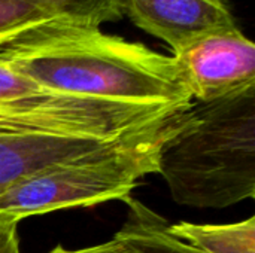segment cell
<instances>
[{
    "label": "cell",
    "instance_id": "obj_1",
    "mask_svg": "<svg viewBox=\"0 0 255 253\" xmlns=\"http://www.w3.org/2000/svg\"><path fill=\"white\" fill-rule=\"evenodd\" d=\"M0 61L52 94L166 109L193 101L173 57L100 27L45 21L0 48Z\"/></svg>",
    "mask_w": 255,
    "mask_h": 253
},
{
    "label": "cell",
    "instance_id": "obj_2",
    "mask_svg": "<svg viewBox=\"0 0 255 253\" xmlns=\"http://www.w3.org/2000/svg\"><path fill=\"white\" fill-rule=\"evenodd\" d=\"M157 173L179 206L226 209L255 194V86L178 110L157 145Z\"/></svg>",
    "mask_w": 255,
    "mask_h": 253
},
{
    "label": "cell",
    "instance_id": "obj_3",
    "mask_svg": "<svg viewBox=\"0 0 255 253\" xmlns=\"http://www.w3.org/2000/svg\"><path fill=\"white\" fill-rule=\"evenodd\" d=\"M163 127L22 179L0 195V215L19 222L61 209L90 207L111 200L126 201L143 176L157 173V145Z\"/></svg>",
    "mask_w": 255,
    "mask_h": 253
},
{
    "label": "cell",
    "instance_id": "obj_4",
    "mask_svg": "<svg viewBox=\"0 0 255 253\" xmlns=\"http://www.w3.org/2000/svg\"><path fill=\"white\" fill-rule=\"evenodd\" d=\"M172 57L193 101H215L255 86V45L239 27L196 39Z\"/></svg>",
    "mask_w": 255,
    "mask_h": 253
},
{
    "label": "cell",
    "instance_id": "obj_5",
    "mask_svg": "<svg viewBox=\"0 0 255 253\" xmlns=\"http://www.w3.org/2000/svg\"><path fill=\"white\" fill-rule=\"evenodd\" d=\"M136 137L140 136L106 139L48 130L0 131V195L37 171L84 160Z\"/></svg>",
    "mask_w": 255,
    "mask_h": 253
},
{
    "label": "cell",
    "instance_id": "obj_6",
    "mask_svg": "<svg viewBox=\"0 0 255 253\" xmlns=\"http://www.w3.org/2000/svg\"><path fill=\"white\" fill-rule=\"evenodd\" d=\"M134 25L167 43L173 54L203 36L238 28L229 0H123Z\"/></svg>",
    "mask_w": 255,
    "mask_h": 253
},
{
    "label": "cell",
    "instance_id": "obj_7",
    "mask_svg": "<svg viewBox=\"0 0 255 253\" xmlns=\"http://www.w3.org/2000/svg\"><path fill=\"white\" fill-rule=\"evenodd\" d=\"M172 236L200 253H255V218L233 224H167Z\"/></svg>",
    "mask_w": 255,
    "mask_h": 253
},
{
    "label": "cell",
    "instance_id": "obj_8",
    "mask_svg": "<svg viewBox=\"0 0 255 253\" xmlns=\"http://www.w3.org/2000/svg\"><path fill=\"white\" fill-rule=\"evenodd\" d=\"M126 201L128 203V216L120 231L155 253H200L172 236L167 230L169 222L151 209L131 197Z\"/></svg>",
    "mask_w": 255,
    "mask_h": 253
},
{
    "label": "cell",
    "instance_id": "obj_9",
    "mask_svg": "<svg viewBox=\"0 0 255 253\" xmlns=\"http://www.w3.org/2000/svg\"><path fill=\"white\" fill-rule=\"evenodd\" d=\"M54 21L100 27L124 16L123 0H22Z\"/></svg>",
    "mask_w": 255,
    "mask_h": 253
},
{
    "label": "cell",
    "instance_id": "obj_10",
    "mask_svg": "<svg viewBox=\"0 0 255 253\" xmlns=\"http://www.w3.org/2000/svg\"><path fill=\"white\" fill-rule=\"evenodd\" d=\"M63 97L66 95L40 89L0 61V109L46 104Z\"/></svg>",
    "mask_w": 255,
    "mask_h": 253
},
{
    "label": "cell",
    "instance_id": "obj_11",
    "mask_svg": "<svg viewBox=\"0 0 255 253\" xmlns=\"http://www.w3.org/2000/svg\"><path fill=\"white\" fill-rule=\"evenodd\" d=\"M45 21L51 19L22 0H0V48Z\"/></svg>",
    "mask_w": 255,
    "mask_h": 253
},
{
    "label": "cell",
    "instance_id": "obj_12",
    "mask_svg": "<svg viewBox=\"0 0 255 253\" xmlns=\"http://www.w3.org/2000/svg\"><path fill=\"white\" fill-rule=\"evenodd\" d=\"M48 253H155L146 246L140 245L134 239L128 237L123 231H118L114 239L106 243L84 248V249H66L63 246H55Z\"/></svg>",
    "mask_w": 255,
    "mask_h": 253
},
{
    "label": "cell",
    "instance_id": "obj_13",
    "mask_svg": "<svg viewBox=\"0 0 255 253\" xmlns=\"http://www.w3.org/2000/svg\"><path fill=\"white\" fill-rule=\"evenodd\" d=\"M18 224V221L0 215V253H21Z\"/></svg>",
    "mask_w": 255,
    "mask_h": 253
},
{
    "label": "cell",
    "instance_id": "obj_14",
    "mask_svg": "<svg viewBox=\"0 0 255 253\" xmlns=\"http://www.w3.org/2000/svg\"><path fill=\"white\" fill-rule=\"evenodd\" d=\"M1 130H4V119H3V116L0 115V131Z\"/></svg>",
    "mask_w": 255,
    "mask_h": 253
}]
</instances>
